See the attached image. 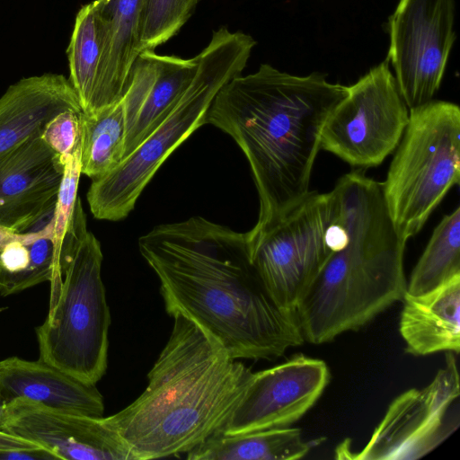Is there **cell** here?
<instances>
[{
    "instance_id": "cell-1",
    "label": "cell",
    "mask_w": 460,
    "mask_h": 460,
    "mask_svg": "<svg viewBox=\"0 0 460 460\" xmlns=\"http://www.w3.org/2000/svg\"><path fill=\"white\" fill-rule=\"evenodd\" d=\"M138 248L168 314L193 321L233 358L271 360L305 341L296 314L265 289L246 233L192 217L155 226Z\"/></svg>"
},
{
    "instance_id": "cell-2",
    "label": "cell",
    "mask_w": 460,
    "mask_h": 460,
    "mask_svg": "<svg viewBox=\"0 0 460 460\" xmlns=\"http://www.w3.org/2000/svg\"><path fill=\"white\" fill-rule=\"evenodd\" d=\"M347 93L320 73L300 76L269 64L221 88L207 115L243 152L259 196L256 234L310 190L321 135L331 111Z\"/></svg>"
},
{
    "instance_id": "cell-3",
    "label": "cell",
    "mask_w": 460,
    "mask_h": 460,
    "mask_svg": "<svg viewBox=\"0 0 460 460\" xmlns=\"http://www.w3.org/2000/svg\"><path fill=\"white\" fill-rule=\"evenodd\" d=\"M172 317L170 337L144 392L104 417L135 460L186 454L220 431L253 375L193 321Z\"/></svg>"
},
{
    "instance_id": "cell-4",
    "label": "cell",
    "mask_w": 460,
    "mask_h": 460,
    "mask_svg": "<svg viewBox=\"0 0 460 460\" xmlns=\"http://www.w3.org/2000/svg\"><path fill=\"white\" fill-rule=\"evenodd\" d=\"M333 190L348 241L323 263L296 309L304 340L315 345L366 325L407 290L406 242L389 215L381 182L356 170Z\"/></svg>"
},
{
    "instance_id": "cell-5",
    "label": "cell",
    "mask_w": 460,
    "mask_h": 460,
    "mask_svg": "<svg viewBox=\"0 0 460 460\" xmlns=\"http://www.w3.org/2000/svg\"><path fill=\"white\" fill-rule=\"evenodd\" d=\"M100 242L75 212L50 282L49 311L36 329L40 359L88 384L105 374L111 314Z\"/></svg>"
},
{
    "instance_id": "cell-6",
    "label": "cell",
    "mask_w": 460,
    "mask_h": 460,
    "mask_svg": "<svg viewBox=\"0 0 460 460\" xmlns=\"http://www.w3.org/2000/svg\"><path fill=\"white\" fill-rule=\"evenodd\" d=\"M254 39L222 27L197 58V68L165 119L115 169L92 180L86 198L97 219L119 221L128 216L146 186L170 155L196 129L207 124L216 95L242 75Z\"/></svg>"
},
{
    "instance_id": "cell-7",
    "label": "cell",
    "mask_w": 460,
    "mask_h": 460,
    "mask_svg": "<svg viewBox=\"0 0 460 460\" xmlns=\"http://www.w3.org/2000/svg\"><path fill=\"white\" fill-rule=\"evenodd\" d=\"M460 178V109L431 100L410 109L409 121L394 150L384 199L399 235L417 234Z\"/></svg>"
},
{
    "instance_id": "cell-8",
    "label": "cell",
    "mask_w": 460,
    "mask_h": 460,
    "mask_svg": "<svg viewBox=\"0 0 460 460\" xmlns=\"http://www.w3.org/2000/svg\"><path fill=\"white\" fill-rule=\"evenodd\" d=\"M246 234L252 263L265 289L278 305L295 314L323 263L348 241L333 189L311 190L270 226Z\"/></svg>"
},
{
    "instance_id": "cell-9",
    "label": "cell",
    "mask_w": 460,
    "mask_h": 460,
    "mask_svg": "<svg viewBox=\"0 0 460 460\" xmlns=\"http://www.w3.org/2000/svg\"><path fill=\"white\" fill-rule=\"evenodd\" d=\"M409 114L385 60L347 86L323 125L321 149L355 168L377 166L396 149Z\"/></svg>"
},
{
    "instance_id": "cell-10",
    "label": "cell",
    "mask_w": 460,
    "mask_h": 460,
    "mask_svg": "<svg viewBox=\"0 0 460 460\" xmlns=\"http://www.w3.org/2000/svg\"><path fill=\"white\" fill-rule=\"evenodd\" d=\"M460 383L455 353L422 388H411L389 404L365 447L348 458L415 460L444 442L459 427Z\"/></svg>"
},
{
    "instance_id": "cell-11",
    "label": "cell",
    "mask_w": 460,
    "mask_h": 460,
    "mask_svg": "<svg viewBox=\"0 0 460 460\" xmlns=\"http://www.w3.org/2000/svg\"><path fill=\"white\" fill-rule=\"evenodd\" d=\"M454 0H399L388 19L387 62L409 110L433 100L456 33Z\"/></svg>"
},
{
    "instance_id": "cell-12",
    "label": "cell",
    "mask_w": 460,
    "mask_h": 460,
    "mask_svg": "<svg viewBox=\"0 0 460 460\" xmlns=\"http://www.w3.org/2000/svg\"><path fill=\"white\" fill-rule=\"evenodd\" d=\"M329 381L326 363L305 355L253 372L220 432L235 434L291 426L315 404Z\"/></svg>"
},
{
    "instance_id": "cell-13",
    "label": "cell",
    "mask_w": 460,
    "mask_h": 460,
    "mask_svg": "<svg viewBox=\"0 0 460 460\" xmlns=\"http://www.w3.org/2000/svg\"><path fill=\"white\" fill-rule=\"evenodd\" d=\"M0 430L64 460H135L105 418L68 412L19 397L0 408Z\"/></svg>"
},
{
    "instance_id": "cell-14",
    "label": "cell",
    "mask_w": 460,
    "mask_h": 460,
    "mask_svg": "<svg viewBox=\"0 0 460 460\" xmlns=\"http://www.w3.org/2000/svg\"><path fill=\"white\" fill-rule=\"evenodd\" d=\"M41 133L0 159V226L16 233L32 229L54 210L62 179V161Z\"/></svg>"
},
{
    "instance_id": "cell-15",
    "label": "cell",
    "mask_w": 460,
    "mask_h": 460,
    "mask_svg": "<svg viewBox=\"0 0 460 460\" xmlns=\"http://www.w3.org/2000/svg\"><path fill=\"white\" fill-rule=\"evenodd\" d=\"M196 68V57L181 58L159 55L154 50L139 54L121 98L125 158L165 119L189 85Z\"/></svg>"
},
{
    "instance_id": "cell-16",
    "label": "cell",
    "mask_w": 460,
    "mask_h": 460,
    "mask_svg": "<svg viewBox=\"0 0 460 460\" xmlns=\"http://www.w3.org/2000/svg\"><path fill=\"white\" fill-rule=\"evenodd\" d=\"M24 397L46 406L102 417L103 398L96 385L83 382L39 359L12 357L0 360V408Z\"/></svg>"
},
{
    "instance_id": "cell-17",
    "label": "cell",
    "mask_w": 460,
    "mask_h": 460,
    "mask_svg": "<svg viewBox=\"0 0 460 460\" xmlns=\"http://www.w3.org/2000/svg\"><path fill=\"white\" fill-rule=\"evenodd\" d=\"M67 109H81L70 82L61 74L23 77L0 97V159Z\"/></svg>"
},
{
    "instance_id": "cell-18",
    "label": "cell",
    "mask_w": 460,
    "mask_h": 460,
    "mask_svg": "<svg viewBox=\"0 0 460 460\" xmlns=\"http://www.w3.org/2000/svg\"><path fill=\"white\" fill-rule=\"evenodd\" d=\"M146 0H94L102 33V55L90 115L123 96L139 56V35Z\"/></svg>"
},
{
    "instance_id": "cell-19",
    "label": "cell",
    "mask_w": 460,
    "mask_h": 460,
    "mask_svg": "<svg viewBox=\"0 0 460 460\" xmlns=\"http://www.w3.org/2000/svg\"><path fill=\"white\" fill-rule=\"evenodd\" d=\"M399 332L414 356L460 351V276L420 295L405 293Z\"/></svg>"
},
{
    "instance_id": "cell-20",
    "label": "cell",
    "mask_w": 460,
    "mask_h": 460,
    "mask_svg": "<svg viewBox=\"0 0 460 460\" xmlns=\"http://www.w3.org/2000/svg\"><path fill=\"white\" fill-rule=\"evenodd\" d=\"M313 444L298 428L288 426L224 434L216 432L186 453L189 460H296Z\"/></svg>"
},
{
    "instance_id": "cell-21",
    "label": "cell",
    "mask_w": 460,
    "mask_h": 460,
    "mask_svg": "<svg viewBox=\"0 0 460 460\" xmlns=\"http://www.w3.org/2000/svg\"><path fill=\"white\" fill-rule=\"evenodd\" d=\"M53 218L46 226L22 232L0 251V295L9 296L49 281L55 265Z\"/></svg>"
},
{
    "instance_id": "cell-22",
    "label": "cell",
    "mask_w": 460,
    "mask_h": 460,
    "mask_svg": "<svg viewBox=\"0 0 460 460\" xmlns=\"http://www.w3.org/2000/svg\"><path fill=\"white\" fill-rule=\"evenodd\" d=\"M81 126V173L92 180L115 169L125 158V119L121 99L92 115Z\"/></svg>"
},
{
    "instance_id": "cell-23",
    "label": "cell",
    "mask_w": 460,
    "mask_h": 460,
    "mask_svg": "<svg viewBox=\"0 0 460 460\" xmlns=\"http://www.w3.org/2000/svg\"><path fill=\"white\" fill-rule=\"evenodd\" d=\"M102 55V29L91 2L78 11L66 49L68 81L86 115L93 111Z\"/></svg>"
},
{
    "instance_id": "cell-24",
    "label": "cell",
    "mask_w": 460,
    "mask_h": 460,
    "mask_svg": "<svg viewBox=\"0 0 460 460\" xmlns=\"http://www.w3.org/2000/svg\"><path fill=\"white\" fill-rule=\"evenodd\" d=\"M460 276V207L434 229L407 282L406 293L420 295Z\"/></svg>"
},
{
    "instance_id": "cell-25",
    "label": "cell",
    "mask_w": 460,
    "mask_h": 460,
    "mask_svg": "<svg viewBox=\"0 0 460 460\" xmlns=\"http://www.w3.org/2000/svg\"><path fill=\"white\" fill-rule=\"evenodd\" d=\"M199 0H146L139 52L154 50L175 36L191 16Z\"/></svg>"
},
{
    "instance_id": "cell-26",
    "label": "cell",
    "mask_w": 460,
    "mask_h": 460,
    "mask_svg": "<svg viewBox=\"0 0 460 460\" xmlns=\"http://www.w3.org/2000/svg\"><path fill=\"white\" fill-rule=\"evenodd\" d=\"M81 146L63 163V174L53 211V243L55 266L58 263L61 244L72 220L81 175Z\"/></svg>"
},
{
    "instance_id": "cell-27",
    "label": "cell",
    "mask_w": 460,
    "mask_h": 460,
    "mask_svg": "<svg viewBox=\"0 0 460 460\" xmlns=\"http://www.w3.org/2000/svg\"><path fill=\"white\" fill-rule=\"evenodd\" d=\"M81 109H67L54 116L44 127L41 137L57 153L62 164L80 146Z\"/></svg>"
},
{
    "instance_id": "cell-28",
    "label": "cell",
    "mask_w": 460,
    "mask_h": 460,
    "mask_svg": "<svg viewBox=\"0 0 460 460\" xmlns=\"http://www.w3.org/2000/svg\"><path fill=\"white\" fill-rule=\"evenodd\" d=\"M57 460L49 451L42 447L30 449L0 450V460Z\"/></svg>"
},
{
    "instance_id": "cell-29",
    "label": "cell",
    "mask_w": 460,
    "mask_h": 460,
    "mask_svg": "<svg viewBox=\"0 0 460 460\" xmlns=\"http://www.w3.org/2000/svg\"><path fill=\"white\" fill-rule=\"evenodd\" d=\"M22 233H16L0 226V251L10 242L19 239Z\"/></svg>"
}]
</instances>
